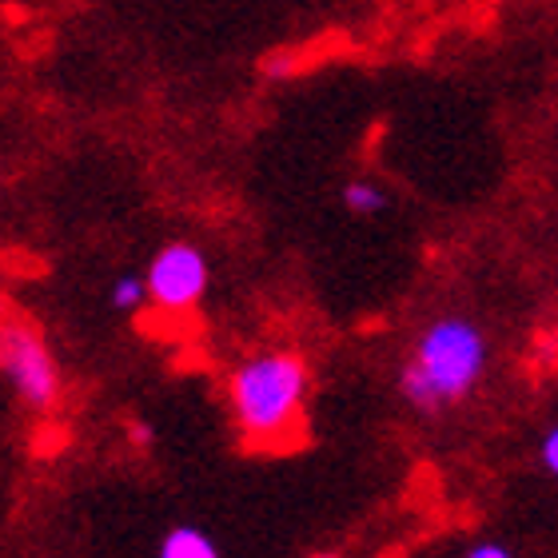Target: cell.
<instances>
[{
    "instance_id": "obj_4",
    "label": "cell",
    "mask_w": 558,
    "mask_h": 558,
    "mask_svg": "<svg viewBox=\"0 0 558 558\" xmlns=\"http://www.w3.org/2000/svg\"><path fill=\"white\" fill-rule=\"evenodd\" d=\"M208 256L196 244H163L151 256L148 271H144V291L148 303H156L168 315H187L192 307H199V300L208 295Z\"/></svg>"
},
{
    "instance_id": "obj_5",
    "label": "cell",
    "mask_w": 558,
    "mask_h": 558,
    "mask_svg": "<svg viewBox=\"0 0 558 558\" xmlns=\"http://www.w3.org/2000/svg\"><path fill=\"white\" fill-rule=\"evenodd\" d=\"M156 558H223V555L208 531H199V526H172L160 538Z\"/></svg>"
},
{
    "instance_id": "obj_7",
    "label": "cell",
    "mask_w": 558,
    "mask_h": 558,
    "mask_svg": "<svg viewBox=\"0 0 558 558\" xmlns=\"http://www.w3.org/2000/svg\"><path fill=\"white\" fill-rule=\"evenodd\" d=\"M108 300L117 312H140L144 303H148V291H144V276L136 271H124V276L112 279V288H108Z\"/></svg>"
},
{
    "instance_id": "obj_9",
    "label": "cell",
    "mask_w": 558,
    "mask_h": 558,
    "mask_svg": "<svg viewBox=\"0 0 558 558\" xmlns=\"http://www.w3.org/2000/svg\"><path fill=\"white\" fill-rule=\"evenodd\" d=\"M463 558H514V555H511V547H502V543H475Z\"/></svg>"
},
{
    "instance_id": "obj_2",
    "label": "cell",
    "mask_w": 558,
    "mask_h": 558,
    "mask_svg": "<svg viewBox=\"0 0 558 558\" xmlns=\"http://www.w3.org/2000/svg\"><path fill=\"white\" fill-rule=\"evenodd\" d=\"M490 363V339L471 315H439L411 343L399 396L423 415H439L475 396Z\"/></svg>"
},
{
    "instance_id": "obj_8",
    "label": "cell",
    "mask_w": 558,
    "mask_h": 558,
    "mask_svg": "<svg viewBox=\"0 0 558 558\" xmlns=\"http://www.w3.org/2000/svg\"><path fill=\"white\" fill-rule=\"evenodd\" d=\"M538 466H543V475H550V478L558 475V430H555V423H550V427L543 430V439H538Z\"/></svg>"
},
{
    "instance_id": "obj_3",
    "label": "cell",
    "mask_w": 558,
    "mask_h": 558,
    "mask_svg": "<svg viewBox=\"0 0 558 558\" xmlns=\"http://www.w3.org/2000/svg\"><path fill=\"white\" fill-rule=\"evenodd\" d=\"M0 375L21 396L24 408L52 411L64 396V375H60L57 355L48 351L45 336L28 319L4 315L0 319Z\"/></svg>"
},
{
    "instance_id": "obj_6",
    "label": "cell",
    "mask_w": 558,
    "mask_h": 558,
    "mask_svg": "<svg viewBox=\"0 0 558 558\" xmlns=\"http://www.w3.org/2000/svg\"><path fill=\"white\" fill-rule=\"evenodd\" d=\"M339 199H343V208L351 211V216H363V220H372V216H379V211L387 208V192L375 180H348L343 184V192H339Z\"/></svg>"
},
{
    "instance_id": "obj_1",
    "label": "cell",
    "mask_w": 558,
    "mask_h": 558,
    "mask_svg": "<svg viewBox=\"0 0 558 558\" xmlns=\"http://www.w3.org/2000/svg\"><path fill=\"white\" fill-rule=\"evenodd\" d=\"M312 367L300 351L276 348L244 360L228 379V403L240 435L259 451H291L307 430Z\"/></svg>"
},
{
    "instance_id": "obj_10",
    "label": "cell",
    "mask_w": 558,
    "mask_h": 558,
    "mask_svg": "<svg viewBox=\"0 0 558 558\" xmlns=\"http://www.w3.org/2000/svg\"><path fill=\"white\" fill-rule=\"evenodd\" d=\"M307 558H343V555H327V550H319V555H307Z\"/></svg>"
}]
</instances>
